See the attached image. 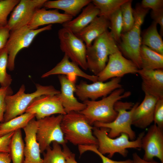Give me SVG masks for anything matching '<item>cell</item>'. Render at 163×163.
Wrapping results in <instances>:
<instances>
[{"label": "cell", "mask_w": 163, "mask_h": 163, "mask_svg": "<svg viewBox=\"0 0 163 163\" xmlns=\"http://www.w3.org/2000/svg\"><path fill=\"white\" fill-rule=\"evenodd\" d=\"M131 94L130 91L124 92L122 88L117 89L100 100H87L83 101L85 107L79 112L85 117L91 126L96 122H111L117 115V112L114 108L115 103L128 97Z\"/></svg>", "instance_id": "obj_1"}, {"label": "cell", "mask_w": 163, "mask_h": 163, "mask_svg": "<svg viewBox=\"0 0 163 163\" xmlns=\"http://www.w3.org/2000/svg\"><path fill=\"white\" fill-rule=\"evenodd\" d=\"M61 128L64 138L74 145H98L93 133L94 127L79 112L72 111L63 115Z\"/></svg>", "instance_id": "obj_2"}, {"label": "cell", "mask_w": 163, "mask_h": 163, "mask_svg": "<svg viewBox=\"0 0 163 163\" xmlns=\"http://www.w3.org/2000/svg\"><path fill=\"white\" fill-rule=\"evenodd\" d=\"M149 9L142 8L137 3L133 14L134 23L133 27L128 31L121 33L119 48L124 55L132 61L139 69H141L139 52L142 45L141 26Z\"/></svg>", "instance_id": "obj_3"}, {"label": "cell", "mask_w": 163, "mask_h": 163, "mask_svg": "<svg viewBox=\"0 0 163 163\" xmlns=\"http://www.w3.org/2000/svg\"><path fill=\"white\" fill-rule=\"evenodd\" d=\"M109 129L104 127H94L93 134L98 141V151L101 154H108V157L112 158L115 153H118L125 157L128 154L127 149L141 148L142 139L145 134L144 132L140 133L135 140L129 141L128 136L122 133L119 136L113 138L108 135Z\"/></svg>", "instance_id": "obj_4"}, {"label": "cell", "mask_w": 163, "mask_h": 163, "mask_svg": "<svg viewBox=\"0 0 163 163\" xmlns=\"http://www.w3.org/2000/svg\"><path fill=\"white\" fill-rule=\"evenodd\" d=\"M36 86L35 91L27 94L25 93V86L22 85L16 94L6 96L5 110L2 123L8 121L25 113L28 107L36 98L43 95H56L60 93V91L52 85L37 84Z\"/></svg>", "instance_id": "obj_5"}, {"label": "cell", "mask_w": 163, "mask_h": 163, "mask_svg": "<svg viewBox=\"0 0 163 163\" xmlns=\"http://www.w3.org/2000/svg\"><path fill=\"white\" fill-rule=\"evenodd\" d=\"M120 51L108 30L95 39L86 47L88 69L97 75L104 69L110 55Z\"/></svg>", "instance_id": "obj_6"}, {"label": "cell", "mask_w": 163, "mask_h": 163, "mask_svg": "<svg viewBox=\"0 0 163 163\" xmlns=\"http://www.w3.org/2000/svg\"><path fill=\"white\" fill-rule=\"evenodd\" d=\"M139 104L137 102L133 104L131 102H124L120 100L117 101L114 108L118 114L114 120L107 123L96 122L93 124L94 127L109 129L108 135L111 138H116L121 133H125L128 136L131 140H135L136 134L131 127L132 117L135 107Z\"/></svg>", "instance_id": "obj_7"}, {"label": "cell", "mask_w": 163, "mask_h": 163, "mask_svg": "<svg viewBox=\"0 0 163 163\" xmlns=\"http://www.w3.org/2000/svg\"><path fill=\"white\" fill-rule=\"evenodd\" d=\"M63 115H52L36 120V138L41 153H43L53 142L62 146L67 142L64 138L61 128Z\"/></svg>", "instance_id": "obj_8"}, {"label": "cell", "mask_w": 163, "mask_h": 163, "mask_svg": "<svg viewBox=\"0 0 163 163\" xmlns=\"http://www.w3.org/2000/svg\"><path fill=\"white\" fill-rule=\"evenodd\" d=\"M52 25L35 30L29 29L27 26L11 30L5 48L8 54L7 69L13 70L16 56L22 49L28 47L36 36L39 34L52 29Z\"/></svg>", "instance_id": "obj_9"}, {"label": "cell", "mask_w": 163, "mask_h": 163, "mask_svg": "<svg viewBox=\"0 0 163 163\" xmlns=\"http://www.w3.org/2000/svg\"><path fill=\"white\" fill-rule=\"evenodd\" d=\"M58 34L61 51L71 61L87 70L86 47L84 42L74 33L63 27L59 30Z\"/></svg>", "instance_id": "obj_10"}, {"label": "cell", "mask_w": 163, "mask_h": 163, "mask_svg": "<svg viewBox=\"0 0 163 163\" xmlns=\"http://www.w3.org/2000/svg\"><path fill=\"white\" fill-rule=\"evenodd\" d=\"M121 78H112L107 82L97 81L91 84L81 81L76 85L75 94L78 98L84 101L87 100H96L104 97L115 90L122 88Z\"/></svg>", "instance_id": "obj_11"}, {"label": "cell", "mask_w": 163, "mask_h": 163, "mask_svg": "<svg viewBox=\"0 0 163 163\" xmlns=\"http://www.w3.org/2000/svg\"><path fill=\"white\" fill-rule=\"evenodd\" d=\"M139 70L132 61L124 57L119 51L109 56L105 67L97 75L98 81L105 82L110 78H121L127 74H138Z\"/></svg>", "instance_id": "obj_12"}, {"label": "cell", "mask_w": 163, "mask_h": 163, "mask_svg": "<svg viewBox=\"0 0 163 163\" xmlns=\"http://www.w3.org/2000/svg\"><path fill=\"white\" fill-rule=\"evenodd\" d=\"M59 94L43 95L36 98L28 107L25 112L34 114L37 120L55 114H66Z\"/></svg>", "instance_id": "obj_13"}, {"label": "cell", "mask_w": 163, "mask_h": 163, "mask_svg": "<svg viewBox=\"0 0 163 163\" xmlns=\"http://www.w3.org/2000/svg\"><path fill=\"white\" fill-rule=\"evenodd\" d=\"M47 0H21L14 8L8 21L10 30L27 26L37 11L43 6Z\"/></svg>", "instance_id": "obj_14"}, {"label": "cell", "mask_w": 163, "mask_h": 163, "mask_svg": "<svg viewBox=\"0 0 163 163\" xmlns=\"http://www.w3.org/2000/svg\"><path fill=\"white\" fill-rule=\"evenodd\" d=\"M141 148L144 151L143 159L151 161L156 157L163 163V129L155 124L151 126L142 138Z\"/></svg>", "instance_id": "obj_15"}, {"label": "cell", "mask_w": 163, "mask_h": 163, "mask_svg": "<svg viewBox=\"0 0 163 163\" xmlns=\"http://www.w3.org/2000/svg\"><path fill=\"white\" fill-rule=\"evenodd\" d=\"M77 78L75 76H58L61 86L59 95L66 113L72 111L79 112L85 107V105L79 102L75 96Z\"/></svg>", "instance_id": "obj_16"}, {"label": "cell", "mask_w": 163, "mask_h": 163, "mask_svg": "<svg viewBox=\"0 0 163 163\" xmlns=\"http://www.w3.org/2000/svg\"><path fill=\"white\" fill-rule=\"evenodd\" d=\"M138 74L142 79L141 88L145 95L158 99L163 98V69H139Z\"/></svg>", "instance_id": "obj_17"}, {"label": "cell", "mask_w": 163, "mask_h": 163, "mask_svg": "<svg viewBox=\"0 0 163 163\" xmlns=\"http://www.w3.org/2000/svg\"><path fill=\"white\" fill-rule=\"evenodd\" d=\"M158 99L152 96L145 95L140 104L135 107L132 117V124L141 129L146 128L153 122L155 107Z\"/></svg>", "instance_id": "obj_18"}, {"label": "cell", "mask_w": 163, "mask_h": 163, "mask_svg": "<svg viewBox=\"0 0 163 163\" xmlns=\"http://www.w3.org/2000/svg\"><path fill=\"white\" fill-rule=\"evenodd\" d=\"M36 120H32L23 128L25 136L23 163H42L39 144L36 138Z\"/></svg>", "instance_id": "obj_19"}, {"label": "cell", "mask_w": 163, "mask_h": 163, "mask_svg": "<svg viewBox=\"0 0 163 163\" xmlns=\"http://www.w3.org/2000/svg\"><path fill=\"white\" fill-rule=\"evenodd\" d=\"M55 75L80 77L93 82L98 81L97 75L86 73L65 54L61 60L54 68L43 74L41 77L45 78Z\"/></svg>", "instance_id": "obj_20"}, {"label": "cell", "mask_w": 163, "mask_h": 163, "mask_svg": "<svg viewBox=\"0 0 163 163\" xmlns=\"http://www.w3.org/2000/svg\"><path fill=\"white\" fill-rule=\"evenodd\" d=\"M73 18L64 13H60L58 9L46 10L45 8H41L37 11L27 26L29 29L35 30L45 25L62 24L72 20Z\"/></svg>", "instance_id": "obj_21"}, {"label": "cell", "mask_w": 163, "mask_h": 163, "mask_svg": "<svg viewBox=\"0 0 163 163\" xmlns=\"http://www.w3.org/2000/svg\"><path fill=\"white\" fill-rule=\"evenodd\" d=\"M110 24L108 19L97 16L82 30L74 34L84 42L86 47H89L95 39L108 30Z\"/></svg>", "instance_id": "obj_22"}, {"label": "cell", "mask_w": 163, "mask_h": 163, "mask_svg": "<svg viewBox=\"0 0 163 163\" xmlns=\"http://www.w3.org/2000/svg\"><path fill=\"white\" fill-rule=\"evenodd\" d=\"M99 14L98 9L91 2L83 9L76 18L62 24V27L75 34L77 33L88 25Z\"/></svg>", "instance_id": "obj_23"}, {"label": "cell", "mask_w": 163, "mask_h": 163, "mask_svg": "<svg viewBox=\"0 0 163 163\" xmlns=\"http://www.w3.org/2000/svg\"><path fill=\"white\" fill-rule=\"evenodd\" d=\"M91 2V0H47L43 6L47 8L60 9L64 11L65 14L73 17Z\"/></svg>", "instance_id": "obj_24"}, {"label": "cell", "mask_w": 163, "mask_h": 163, "mask_svg": "<svg viewBox=\"0 0 163 163\" xmlns=\"http://www.w3.org/2000/svg\"><path fill=\"white\" fill-rule=\"evenodd\" d=\"M141 69L147 70L163 69V55L142 45L139 52Z\"/></svg>", "instance_id": "obj_25"}, {"label": "cell", "mask_w": 163, "mask_h": 163, "mask_svg": "<svg viewBox=\"0 0 163 163\" xmlns=\"http://www.w3.org/2000/svg\"><path fill=\"white\" fill-rule=\"evenodd\" d=\"M157 24L154 21L143 34L142 45L147 46L155 52L163 55V42L157 29Z\"/></svg>", "instance_id": "obj_26"}, {"label": "cell", "mask_w": 163, "mask_h": 163, "mask_svg": "<svg viewBox=\"0 0 163 163\" xmlns=\"http://www.w3.org/2000/svg\"><path fill=\"white\" fill-rule=\"evenodd\" d=\"M21 129L14 131L10 144V152L12 163H23L25 144Z\"/></svg>", "instance_id": "obj_27"}, {"label": "cell", "mask_w": 163, "mask_h": 163, "mask_svg": "<svg viewBox=\"0 0 163 163\" xmlns=\"http://www.w3.org/2000/svg\"><path fill=\"white\" fill-rule=\"evenodd\" d=\"M127 0H93L91 3L99 9V16L109 19L110 16L120 8Z\"/></svg>", "instance_id": "obj_28"}, {"label": "cell", "mask_w": 163, "mask_h": 163, "mask_svg": "<svg viewBox=\"0 0 163 163\" xmlns=\"http://www.w3.org/2000/svg\"><path fill=\"white\" fill-rule=\"evenodd\" d=\"M35 117L34 114L25 112L8 121L1 123L0 130L11 132L23 129Z\"/></svg>", "instance_id": "obj_29"}, {"label": "cell", "mask_w": 163, "mask_h": 163, "mask_svg": "<svg viewBox=\"0 0 163 163\" xmlns=\"http://www.w3.org/2000/svg\"><path fill=\"white\" fill-rule=\"evenodd\" d=\"M53 147H48L43 155L42 163H66V154L60 145L56 142L52 143Z\"/></svg>", "instance_id": "obj_30"}, {"label": "cell", "mask_w": 163, "mask_h": 163, "mask_svg": "<svg viewBox=\"0 0 163 163\" xmlns=\"http://www.w3.org/2000/svg\"><path fill=\"white\" fill-rule=\"evenodd\" d=\"M109 28L111 36L116 42H120L123 27L122 14L120 8L113 13L110 17Z\"/></svg>", "instance_id": "obj_31"}, {"label": "cell", "mask_w": 163, "mask_h": 163, "mask_svg": "<svg viewBox=\"0 0 163 163\" xmlns=\"http://www.w3.org/2000/svg\"><path fill=\"white\" fill-rule=\"evenodd\" d=\"M132 0H127L121 6L123 27L122 33L129 31L133 27L135 20L132 7Z\"/></svg>", "instance_id": "obj_32"}, {"label": "cell", "mask_w": 163, "mask_h": 163, "mask_svg": "<svg viewBox=\"0 0 163 163\" xmlns=\"http://www.w3.org/2000/svg\"><path fill=\"white\" fill-rule=\"evenodd\" d=\"M8 51L5 47L0 50V85L1 87L10 86L12 81L11 75L7 72Z\"/></svg>", "instance_id": "obj_33"}, {"label": "cell", "mask_w": 163, "mask_h": 163, "mask_svg": "<svg viewBox=\"0 0 163 163\" xmlns=\"http://www.w3.org/2000/svg\"><path fill=\"white\" fill-rule=\"evenodd\" d=\"M20 0H0V25H5L7 24V18Z\"/></svg>", "instance_id": "obj_34"}, {"label": "cell", "mask_w": 163, "mask_h": 163, "mask_svg": "<svg viewBox=\"0 0 163 163\" xmlns=\"http://www.w3.org/2000/svg\"><path fill=\"white\" fill-rule=\"evenodd\" d=\"M78 149L80 155L87 151L93 152L99 155L101 158L102 163H132V160L128 159L124 161H117L111 160L100 153L97 150L98 145H78Z\"/></svg>", "instance_id": "obj_35"}, {"label": "cell", "mask_w": 163, "mask_h": 163, "mask_svg": "<svg viewBox=\"0 0 163 163\" xmlns=\"http://www.w3.org/2000/svg\"><path fill=\"white\" fill-rule=\"evenodd\" d=\"M153 122L157 126L163 129V98L158 99L156 103Z\"/></svg>", "instance_id": "obj_36"}, {"label": "cell", "mask_w": 163, "mask_h": 163, "mask_svg": "<svg viewBox=\"0 0 163 163\" xmlns=\"http://www.w3.org/2000/svg\"><path fill=\"white\" fill-rule=\"evenodd\" d=\"M13 91L10 86L0 88V123L2 122L5 110V98L7 96L12 94Z\"/></svg>", "instance_id": "obj_37"}, {"label": "cell", "mask_w": 163, "mask_h": 163, "mask_svg": "<svg viewBox=\"0 0 163 163\" xmlns=\"http://www.w3.org/2000/svg\"><path fill=\"white\" fill-rule=\"evenodd\" d=\"M14 131H11L0 137V152H10V144Z\"/></svg>", "instance_id": "obj_38"}, {"label": "cell", "mask_w": 163, "mask_h": 163, "mask_svg": "<svg viewBox=\"0 0 163 163\" xmlns=\"http://www.w3.org/2000/svg\"><path fill=\"white\" fill-rule=\"evenodd\" d=\"M141 6L144 8L151 9L156 11L163 8V0H142Z\"/></svg>", "instance_id": "obj_39"}, {"label": "cell", "mask_w": 163, "mask_h": 163, "mask_svg": "<svg viewBox=\"0 0 163 163\" xmlns=\"http://www.w3.org/2000/svg\"><path fill=\"white\" fill-rule=\"evenodd\" d=\"M10 31L7 25H0V50L5 47L10 36Z\"/></svg>", "instance_id": "obj_40"}, {"label": "cell", "mask_w": 163, "mask_h": 163, "mask_svg": "<svg viewBox=\"0 0 163 163\" xmlns=\"http://www.w3.org/2000/svg\"><path fill=\"white\" fill-rule=\"evenodd\" d=\"M152 18L154 21L160 26V35H163V8L156 11H152L151 13Z\"/></svg>", "instance_id": "obj_41"}, {"label": "cell", "mask_w": 163, "mask_h": 163, "mask_svg": "<svg viewBox=\"0 0 163 163\" xmlns=\"http://www.w3.org/2000/svg\"><path fill=\"white\" fill-rule=\"evenodd\" d=\"M62 146L66 154V163H78L75 160V154L71 152L66 144Z\"/></svg>", "instance_id": "obj_42"}, {"label": "cell", "mask_w": 163, "mask_h": 163, "mask_svg": "<svg viewBox=\"0 0 163 163\" xmlns=\"http://www.w3.org/2000/svg\"><path fill=\"white\" fill-rule=\"evenodd\" d=\"M132 158V163H159L154 159L151 161L145 160L142 158L136 152L133 154Z\"/></svg>", "instance_id": "obj_43"}, {"label": "cell", "mask_w": 163, "mask_h": 163, "mask_svg": "<svg viewBox=\"0 0 163 163\" xmlns=\"http://www.w3.org/2000/svg\"><path fill=\"white\" fill-rule=\"evenodd\" d=\"M11 161L9 153L0 152V163H11Z\"/></svg>", "instance_id": "obj_44"}, {"label": "cell", "mask_w": 163, "mask_h": 163, "mask_svg": "<svg viewBox=\"0 0 163 163\" xmlns=\"http://www.w3.org/2000/svg\"><path fill=\"white\" fill-rule=\"evenodd\" d=\"M9 132H10L0 130V137Z\"/></svg>", "instance_id": "obj_45"}, {"label": "cell", "mask_w": 163, "mask_h": 163, "mask_svg": "<svg viewBox=\"0 0 163 163\" xmlns=\"http://www.w3.org/2000/svg\"></svg>", "instance_id": "obj_46"}]
</instances>
